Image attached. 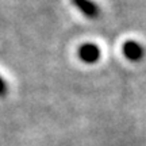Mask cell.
<instances>
[{"mask_svg": "<svg viewBox=\"0 0 146 146\" xmlns=\"http://www.w3.org/2000/svg\"><path fill=\"white\" fill-rule=\"evenodd\" d=\"M78 58L85 64L98 62L102 57V49L94 42H85L78 47Z\"/></svg>", "mask_w": 146, "mask_h": 146, "instance_id": "obj_1", "label": "cell"}, {"mask_svg": "<svg viewBox=\"0 0 146 146\" xmlns=\"http://www.w3.org/2000/svg\"><path fill=\"white\" fill-rule=\"evenodd\" d=\"M70 3L87 18L95 19L100 15V7L92 0H70Z\"/></svg>", "mask_w": 146, "mask_h": 146, "instance_id": "obj_3", "label": "cell"}, {"mask_svg": "<svg viewBox=\"0 0 146 146\" xmlns=\"http://www.w3.org/2000/svg\"><path fill=\"white\" fill-rule=\"evenodd\" d=\"M122 52L129 61H139L142 60L143 54H145V47L142 46L138 41L134 39H127L125 41L123 46H122Z\"/></svg>", "mask_w": 146, "mask_h": 146, "instance_id": "obj_2", "label": "cell"}, {"mask_svg": "<svg viewBox=\"0 0 146 146\" xmlns=\"http://www.w3.org/2000/svg\"><path fill=\"white\" fill-rule=\"evenodd\" d=\"M8 92V87H7V83H5V80L1 76H0V98L1 96H5Z\"/></svg>", "mask_w": 146, "mask_h": 146, "instance_id": "obj_4", "label": "cell"}]
</instances>
